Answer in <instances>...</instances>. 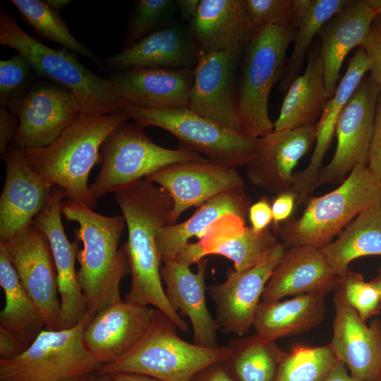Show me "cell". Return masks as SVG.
Listing matches in <instances>:
<instances>
[{
	"label": "cell",
	"instance_id": "50",
	"mask_svg": "<svg viewBox=\"0 0 381 381\" xmlns=\"http://www.w3.org/2000/svg\"><path fill=\"white\" fill-rule=\"evenodd\" d=\"M200 1V0H179L176 1L182 20L190 24L192 23L197 15Z\"/></svg>",
	"mask_w": 381,
	"mask_h": 381
},
{
	"label": "cell",
	"instance_id": "4",
	"mask_svg": "<svg viewBox=\"0 0 381 381\" xmlns=\"http://www.w3.org/2000/svg\"><path fill=\"white\" fill-rule=\"evenodd\" d=\"M299 217L289 218L272 229L286 248H316L332 242L361 212L381 205V181L365 166H356L333 190L310 196Z\"/></svg>",
	"mask_w": 381,
	"mask_h": 381
},
{
	"label": "cell",
	"instance_id": "38",
	"mask_svg": "<svg viewBox=\"0 0 381 381\" xmlns=\"http://www.w3.org/2000/svg\"><path fill=\"white\" fill-rule=\"evenodd\" d=\"M339 361L329 343L296 344L285 352L273 381H323Z\"/></svg>",
	"mask_w": 381,
	"mask_h": 381
},
{
	"label": "cell",
	"instance_id": "27",
	"mask_svg": "<svg viewBox=\"0 0 381 381\" xmlns=\"http://www.w3.org/2000/svg\"><path fill=\"white\" fill-rule=\"evenodd\" d=\"M376 12L365 0L350 1L322 28L319 54L323 66L327 99L334 95L346 55L361 47L373 24Z\"/></svg>",
	"mask_w": 381,
	"mask_h": 381
},
{
	"label": "cell",
	"instance_id": "8",
	"mask_svg": "<svg viewBox=\"0 0 381 381\" xmlns=\"http://www.w3.org/2000/svg\"><path fill=\"white\" fill-rule=\"evenodd\" d=\"M121 113L143 128L154 126L168 131L179 141L180 147L224 167L246 166L260 145V138L222 126L188 108L145 109L121 102Z\"/></svg>",
	"mask_w": 381,
	"mask_h": 381
},
{
	"label": "cell",
	"instance_id": "31",
	"mask_svg": "<svg viewBox=\"0 0 381 381\" xmlns=\"http://www.w3.org/2000/svg\"><path fill=\"white\" fill-rule=\"evenodd\" d=\"M325 295L323 292H314L284 301H262L253 327L257 334L273 340L305 333L323 321Z\"/></svg>",
	"mask_w": 381,
	"mask_h": 381
},
{
	"label": "cell",
	"instance_id": "18",
	"mask_svg": "<svg viewBox=\"0 0 381 381\" xmlns=\"http://www.w3.org/2000/svg\"><path fill=\"white\" fill-rule=\"evenodd\" d=\"M243 49L200 51L188 107L206 119L241 133L236 109L234 79Z\"/></svg>",
	"mask_w": 381,
	"mask_h": 381
},
{
	"label": "cell",
	"instance_id": "6",
	"mask_svg": "<svg viewBox=\"0 0 381 381\" xmlns=\"http://www.w3.org/2000/svg\"><path fill=\"white\" fill-rule=\"evenodd\" d=\"M295 27L266 25L253 30L244 49L242 72L236 94V109L243 133L260 138L274 130L268 113L270 95L281 80L286 50Z\"/></svg>",
	"mask_w": 381,
	"mask_h": 381
},
{
	"label": "cell",
	"instance_id": "42",
	"mask_svg": "<svg viewBox=\"0 0 381 381\" xmlns=\"http://www.w3.org/2000/svg\"><path fill=\"white\" fill-rule=\"evenodd\" d=\"M253 30L266 25L294 26L293 0H244Z\"/></svg>",
	"mask_w": 381,
	"mask_h": 381
},
{
	"label": "cell",
	"instance_id": "45",
	"mask_svg": "<svg viewBox=\"0 0 381 381\" xmlns=\"http://www.w3.org/2000/svg\"><path fill=\"white\" fill-rule=\"evenodd\" d=\"M248 218L251 229L256 232L268 228L273 219L271 202L266 197H262L251 204Z\"/></svg>",
	"mask_w": 381,
	"mask_h": 381
},
{
	"label": "cell",
	"instance_id": "46",
	"mask_svg": "<svg viewBox=\"0 0 381 381\" xmlns=\"http://www.w3.org/2000/svg\"><path fill=\"white\" fill-rule=\"evenodd\" d=\"M295 202H296V196L291 191L275 195L274 198L271 201L273 217L272 229L276 228L290 218Z\"/></svg>",
	"mask_w": 381,
	"mask_h": 381
},
{
	"label": "cell",
	"instance_id": "53",
	"mask_svg": "<svg viewBox=\"0 0 381 381\" xmlns=\"http://www.w3.org/2000/svg\"><path fill=\"white\" fill-rule=\"evenodd\" d=\"M50 8L56 11H60L64 7L69 4L72 1L70 0H45Z\"/></svg>",
	"mask_w": 381,
	"mask_h": 381
},
{
	"label": "cell",
	"instance_id": "58",
	"mask_svg": "<svg viewBox=\"0 0 381 381\" xmlns=\"http://www.w3.org/2000/svg\"><path fill=\"white\" fill-rule=\"evenodd\" d=\"M373 24L381 28V13L376 14L373 20Z\"/></svg>",
	"mask_w": 381,
	"mask_h": 381
},
{
	"label": "cell",
	"instance_id": "9",
	"mask_svg": "<svg viewBox=\"0 0 381 381\" xmlns=\"http://www.w3.org/2000/svg\"><path fill=\"white\" fill-rule=\"evenodd\" d=\"M128 121L117 126L102 145V167L89 186L94 207L102 196L115 193L164 167L207 159L181 147H161L147 135L144 128Z\"/></svg>",
	"mask_w": 381,
	"mask_h": 381
},
{
	"label": "cell",
	"instance_id": "5",
	"mask_svg": "<svg viewBox=\"0 0 381 381\" xmlns=\"http://www.w3.org/2000/svg\"><path fill=\"white\" fill-rule=\"evenodd\" d=\"M0 44L23 55L37 77L70 90L75 96L82 113L88 116L121 113V102L108 78L87 68L68 49L47 47L31 37L3 8L0 10Z\"/></svg>",
	"mask_w": 381,
	"mask_h": 381
},
{
	"label": "cell",
	"instance_id": "43",
	"mask_svg": "<svg viewBox=\"0 0 381 381\" xmlns=\"http://www.w3.org/2000/svg\"><path fill=\"white\" fill-rule=\"evenodd\" d=\"M361 47L369 61L370 76L381 90V28L373 24Z\"/></svg>",
	"mask_w": 381,
	"mask_h": 381
},
{
	"label": "cell",
	"instance_id": "16",
	"mask_svg": "<svg viewBox=\"0 0 381 381\" xmlns=\"http://www.w3.org/2000/svg\"><path fill=\"white\" fill-rule=\"evenodd\" d=\"M66 197L57 186L52 188L44 209L36 217L33 225L47 236L54 260L61 301L59 329L73 327L87 313L86 301L77 278L75 263L79 239H68L61 222V205Z\"/></svg>",
	"mask_w": 381,
	"mask_h": 381
},
{
	"label": "cell",
	"instance_id": "14",
	"mask_svg": "<svg viewBox=\"0 0 381 381\" xmlns=\"http://www.w3.org/2000/svg\"><path fill=\"white\" fill-rule=\"evenodd\" d=\"M6 181L0 197V242L32 225L46 207L54 185L30 165L24 151L14 143L3 157Z\"/></svg>",
	"mask_w": 381,
	"mask_h": 381
},
{
	"label": "cell",
	"instance_id": "34",
	"mask_svg": "<svg viewBox=\"0 0 381 381\" xmlns=\"http://www.w3.org/2000/svg\"><path fill=\"white\" fill-rule=\"evenodd\" d=\"M320 250L339 277L349 270V265L353 260L381 255V205L361 212L337 240Z\"/></svg>",
	"mask_w": 381,
	"mask_h": 381
},
{
	"label": "cell",
	"instance_id": "11",
	"mask_svg": "<svg viewBox=\"0 0 381 381\" xmlns=\"http://www.w3.org/2000/svg\"><path fill=\"white\" fill-rule=\"evenodd\" d=\"M381 90L372 78H364L342 110L336 125L333 157L322 168L316 188L341 183L358 165L368 167L374 118Z\"/></svg>",
	"mask_w": 381,
	"mask_h": 381
},
{
	"label": "cell",
	"instance_id": "22",
	"mask_svg": "<svg viewBox=\"0 0 381 381\" xmlns=\"http://www.w3.org/2000/svg\"><path fill=\"white\" fill-rule=\"evenodd\" d=\"M194 69L134 68L109 77L116 97L145 109L188 108Z\"/></svg>",
	"mask_w": 381,
	"mask_h": 381
},
{
	"label": "cell",
	"instance_id": "28",
	"mask_svg": "<svg viewBox=\"0 0 381 381\" xmlns=\"http://www.w3.org/2000/svg\"><path fill=\"white\" fill-rule=\"evenodd\" d=\"M241 218L226 214L205 233L199 242L203 258L219 255L231 260L237 272L266 260L281 241L270 227L256 232Z\"/></svg>",
	"mask_w": 381,
	"mask_h": 381
},
{
	"label": "cell",
	"instance_id": "54",
	"mask_svg": "<svg viewBox=\"0 0 381 381\" xmlns=\"http://www.w3.org/2000/svg\"><path fill=\"white\" fill-rule=\"evenodd\" d=\"M98 373H95L84 376L75 377L66 381H97Z\"/></svg>",
	"mask_w": 381,
	"mask_h": 381
},
{
	"label": "cell",
	"instance_id": "1",
	"mask_svg": "<svg viewBox=\"0 0 381 381\" xmlns=\"http://www.w3.org/2000/svg\"><path fill=\"white\" fill-rule=\"evenodd\" d=\"M128 229L124 243L131 274L127 302L153 306L165 313L183 332L188 325L169 304L161 277L162 260L156 245L159 229L169 225L173 200L160 186L140 179L114 193Z\"/></svg>",
	"mask_w": 381,
	"mask_h": 381
},
{
	"label": "cell",
	"instance_id": "20",
	"mask_svg": "<svg viewBox=\"0 0 381 381\" xmlns=\"http://www.w3.org/2000/svg\"><path fill=\"white\" fill-rule=\"evenodd\" d=\"M155 309L120 301L95 315L83 332L89 352L103 365L129 352L149 328Z\"/></svg>",
	"mask_w": 381,
	"mask_h": 381
},
{
	"label": "cell",
	"instance_id": "40",
	"mask_svg": "<svg viewBox=\"0 0 381 381\" xmlns=\"http://www.w3.org/2000/svg\"><path fill=\"white\" fill-rule=\"evenodd\" d=\"M176 3L174 0H138L127 23L124 47L146 35L173 24Z\"/></svg>",
	"mask_w": 381,
	"mask_h": 381
},
{
	"label": "cell",
	"instance_id": "26",
	"mask_svg": "<svg viewBox=\"0 0 381 381\" xmlns=\"http://www.w3.org/2000/svg\"><path fill=\"white\" fill-rule=\"evenodd\" d=\"M339 277L319 248H287L265 287L262 301L275 302L286 296L335 289Z\"/></svg>",
	"mask_w": 381,
	"mask_h": 381
},
{
	"label": "cell",
	"instance_id": "44",
	"mask_svg": "<svg viewBox=\"0 0 381 381\" xmlns=\"http://www.w3.org/2000/svg\"><path fill=\"white\" fill-rule=\"evenodd\" d=\"M368 168L381 181V94L375 108Z\"/></svg>",
	"mask_w": 381,
	"mask_h": 381
},
{
	"label": "cell",
	"instance_id": "41",
	"mask_svg": "<svg viewBox=\"0 0 381 381\" xmlns=\"http://www.w3.org/2000/svg\"><path fill=\"white\" fill-rule=\"evenodd\" d=\"M335 289L364 322L380 313L381 302L378 290L373 280L365 282L361 274L349 270L339 277Z\"/></svg>",
	"mask_w": 381,
	"mask_h": 381
},
{
	"label": "cell",
	"instance_id": "30",
	"mask_svg": "<svg viewBox=\"0 0 381 381\" xmlns=\"http://www.w3.org/2000/svg\"><path fill=\"white\" fill-rule=\"evenodd\" d=\"M251 200L244 186L224 191L205 202L187 220L167 225L157 231L156 245L162 260H175L193 237L202 238L207 231L226 214L246 222Z\"/></svg>",
	"mask_w": 381,
	"mask_h": 381
},
{
	"label": "cell",
	"instance_id": "39",
	"mask_svg": "<svg viewBox=\"0 0 381 381\" xmlns=\"http://www.w3.org/2000/svg\"><path fill=\"white\" fill-rule=\"evenodd\" d=\"M37 75L32 65L20 54L0 61V104L16 116L18 106Z\"/></svg>",
	"mask_w": 381,
	"mask_h": 381
},
{
	"label": "cell",
	"instance_id": "52",
	"mask_svg": "<svg viewBox=\"0 0 381 381\" xmlns=\"http://www.w3.org/2000/svg\"><path fill=\"white\" fill-rule=\"evenodd\" d=\"M114 381H162L155 377L134 373H110Z\"/></svg>",
	"mask_w": 381,
	"mask_h": 381
},
{
	"label": "cell",
	"instance_id": "12",
	"mask_svg": "<svg viewBox=\"0 0 381 381\" xmlns=\"http://www.w3.org/2000/svg\"><path fill=\"white\" fill-rule=\"evenodd\" d=\"M0 245L5 248L22 285L40 308L45 329H59L61 301L57 274L45 234L32 224Z\"/></svg>",
	"mask_w": 381,
	"mask_h": 381
},
{
	"label": "cell",
	"instance_id": "56",
	"mask_svg": "<svg viewBox=\"0 0 381 381\" xmlns=\"http://www.w3.org/2000/svg\"><path fill=\"white\" fill-rule=\"evenodd\" d=\"M373 281L375 283L378 290L380 302H381V269L380 270L379 274L377 275V277L375 279H374Z\"/></svg>",
	"mask_w": 381,
	"mask_h": 381
},
{
	"label": "cell",
	"instance_id": "29",
	"mask_svg": "<svg viewBox=\"0 0 381 381\" xmlns=\"http://www.w3.org/2000/svg\"><path fill=\"white\" fill-rule=\"evenodd\" d=\"M189 25L200 50L206 52L243 49L253 32L244 0H200Z\"/></svg>",
	"mask_w": 381,
	"mask_h": 381
},
{
	"label": "cell",
	"instance_id": "51",
	"mask_svg": "<svg viewBox=\"0 0 381 381\" xmlns=\"http://www.w3.org/2000/svg\"><path fill=\"white\" fill-rule=\"evenodd\" d=\"M323 381H362L352 377L347 372L346 366L341 361L336 365L333 370Z\"/></svg>",
	"mask_w": 381,
	"mask_h": 381
},
{
	"label": "cell",
	"instance_id": "36",
	"mask_svg": "<svg viewBox=\"0 0 381 381\" xmlns=\"http://www.w3.org/2000/svg\"><path fill=\"white\" fill-rule=\"evenodd\" d=\"M224 361L238 381H273L285 352L276 340L258 334L229 341Z\"/></svg>",
	"mask_w": 381,
	"mask_h": 381
},
{
	"label": "cell",
	"instance_id": "10",
	"mask_svg": "<svg viewBox=\"0 0 381 381\" xmlns=\"http://www.w3.org/2000/svg\"><path fill=\"white\" fill-rule=\"evenodd\" d=\"M88 314L68 329H44L20 356L0 360V381H66L98 373L102 365L89 352L83 332Z\"/></svg>",
	"mask_w": 381,
	"mask_h": 381
},
{
	"label": "cell",
	"instance_id": "19",
	"mask_svg": "<svg viewBox=\"0 0 381 381\" xmlns=\"http://www.w3.org/2000/svg\"><path fill=\"white\" fill-rule=\"evenodd\" d=\"M330 345L350 375L362 381H381V322L368 326L336 290Z\"/></svg>",
	"mask_w": 381,
	"mask_h": 381
},
{
	"label": "cell",
	"instance_id": "13",
	"mask_svg": "<svg viewBox=\"0 0 381 381\" xmlns=\"http://www.w3.org/2000/svg\"><path fill=\"white\" fill-rule=\"evenodd\" d=\"M81 112L75 96L48 80H36L18 106L14 143L23 150L55 141Z\"/></svg>",
	"mask_w": 381,
	"mask_h": 381
},
{
	"label": "cell",
	"instance_id": "15",
	"mask_svg": "<svg viewBox=\"0 0 381 381\" xmlns=\"http://www.w3.org/2000/svg\"><path fill=\"white\" fill-rule=\"evenodd\" d=\"M145 179L159 184L172 199L169 225L176 224L188 209L199 207L224 191L244 186L237 169L221 166L208 159L172 164Z\"/></svg>",
	"mask_w": 381,
	"mask_h": 381
},
{
	"label": "cell",
	"instance_id": "49",
	"mask_svg": "<svg viewBox=\"0 0 381 381\" xmlns=\"http://www.w3.org/2000/svg\"><path fill=\"white\" fill-rule=\"evenodd\" d=\"M27 348L14 334L0 327V360L20 356Z\"/></svg>",
	"mask_w": 381,
	"mask_h": 381
},
{
	"label": "cell",
	"instance_id": "3",
	"mask_svg": "<svg viewBox=\"0 0 381 381\" xmlns=\"http://www.w3.org/2000/svg\"><path fill=\"white\" fill-rule=\"evenodd\" d=\"M128 120L122 113L88 116L80 112L50 145L23 150L30 167L69 200L93 208L88 178L101 164L99 150L107 137Z\"/></svg>",
	"mask_w": 381,
	"mask_h": 381
},
{
	"label": "cell",
	"instance_id": "35",
	"mask_svg": "<svg viewBox=\"0 0 381 381\" xmlns=\"http://www.w3.org/2000/svg\"><path fill=\"white\" fill-rule=\"evenodd\" d=\"M350 0H293L295 34L294 47L285 64L279 89L286 92L292 82L300 75L304 58L316 34Z\"/></svg>",
	"mask_w": 381,
	"mask_h": 381
},
{
	"label": "cell",
	"instance_id": "21",
	"mask_svg": "<svg viewBox=\"0 0 381 381\" xmlns=\"http://www.w3.org/2000/svg\"><path fill=\"white\" fill-rule=\"evenodd\" d=\"M315 126L276 131L260 138L255 157L246 166V175L254 186L277 195L292 192L294 169L313 147Z\"/></svg>",
	"mask_w": 381,
	"mask_h": 381
},
{
	"label": "cell",
	"instance_id": "32",
	"mask_svg": "<svg viewBox=\"0 0 381 381\" xmlns=\"http://www.w3.org/2000/svg\"><path fill=\"white\" fill-rule=\"evenodd\" d=\"M327 99L323 66L318 49L308 54L304 73L290 85L283 99L279 114L274 123L276 131L315 126Z\"/></svg>",
	"mask_w": 381,
	"mask_h": 381
},
{
	"label": "cell",
	"instance_id": "25",
	"mask_svg": "<svg viewBox=\"0 0 381 381\" xmlns=\"http://www.w3.org/2000/svg\"><path fill=\"white\" fill-rule=\"evenodd\" d=\"M369 71V61L364 49L358 47L332 97L327 101L315 124V148L308 165L294 174L293 193L297 204H306L316 188L324 157L335 134L337 120L353 92Z\"/></svg>",
	"mask_w": 381,
	"mask_h": 381
},
{
	"label": "cell",
	"instance_id": "55",
	"mask_svg": "<svg viewBox=\"0 0 381 381\" xmlns=\"http://www.w3.org/2000/svg\"><path fill=\"white\" fill-rule=\"evenodd\" d=\"M367 4L376 12L381 13V0H365Z\"/></svg>",
	"mask_w": 381,
	"mask_h": 381
},
{
	"label": "cell",
	"instance_id": "57",
	"mask_svg": "<svg viewBox=\"0 0 381 381\" xmlns=\"http://www.w3.org/2000/svg\"><path fill=\"white\" fill-rule=\"evenodd\" d=\"M97 381H114L110 374H100L98 373Z\"/></svg>",
	"mask_w": 381,
	"mask_h": 381
},
{
	"label": "cell",
	"instance_id": "48",
	"mask_svg": "<svg viewBox=\"0 0 381 381\" xmlns=\"http://www.w3.org/2000/svg\"><path fill=\"white\" fill-rule=\"evenodd\" d=\"M190 381H238L224 361L211 363L200 370Z\"/></svg>",
	"mask_w": 381,
	"mask_h": 381
},
{
	"label": "cell",
	"instance_id": "23",
	"mask_svg": "<svg viewBox=\"0 0 381 381\" xmlns=\"http://www.w3.org/2000/svg\"><path fill=\"white\" fill-rule=\"evenodd\" d=\"M200 51L190 25L173 23L101 60L99 66L115 73L142 67L194 69Z\"/></svg>",
	"mask_w": 381,
	"mask_h": 381
},
{
	"label": "cell",
	"instance_id": "17",
	"mask_svg": "<svg viewBox=\"0 0 381 381\" xmlns=\"http://www.w3.org/2000/svg\"><path fill=\"white\" fill-rule=\"evenodd\" d=\"M285 249L281 242L266 260L243 271H231L224 282L207 289L223 332L243 336L249 332L266 284Z\"/></svg>",
	"mask_w": 381,
	"mask_h": 381
},
{
	"label": "cell",
	"instance_id": "33",
	"mask_svg": "<svg viewBox=\"0 0 381 381\" xmlns=\"http://www.w3.org/2000/svg\"><path fill=\"white\" fill-rule=\"evenodd\" d=\"M0 286L5 306L0 312V327L14 334L28 348L45 329L43 315L22 285L7 253L0 245Z\"/></svg>",
	"mask_w": 381,
	"mask_h": 381
},
{
	"label": "cell",
	"instance_id": "24",
	"mask_svg": "<svg viewBox=\"0 0 381 381\" xmlns=\"http://www.w3.org/2000/svg\"><path fill=\"white\" fill-rule=\"evenodd\" d=\"M162 262L160 273L165 285L166 296L175 311L179 310L181 315L190 319L193 343L207 348L218 347L217 332L220 327L209 312L205 300L207 259L203 258L197 263L196 273L193 272L189 266L174 260Z\"/></svg>",
	"mask_w": 381,
	"mask_h": 381
},
{
	"label": "cell",
	"instance_id": "7",
	"mask_svg": "<svg viewBox=\"0 0 381 381\" xmlns=\"http://www.w3.org/2000/svg\"><path fill=\"white\" fill-rule=\"evenodd\" d=\"M177 329L171 318L155 308L149 328L135 346L98 373H134L162 381H190L202 368L228 358V344L207 348L189 343L177 335Z\"/></svg>",
	"mask_w": 381,
	"mask_h": 381
},
{
	"label": "cell",
	"instance_id": "2",
	"mask_svg": "<svg viewBox=\"0 0 381 381\" xmlns=\"http://www.w3.org/2000/svg\"><path fill=\"white\" fill-rule=\"evenodd\" d=\"M61 214L79 224L75 237L82 241L83 248L77 255V278L87 312L94 317L106 306L121 301V282L131 272L125 244L119 248L126 220L122 214L102 215L69 199L63 202Z\"/></svg>",
	"mask_w": 381,
	"mask_h": 381
},
{
	"label": "cell",
	"instance_id": "47",
	"mask_svg": "<svg viewBox=\"0 0 381 381\" xmlns=\"http://www.w3.org/2000/svg\"><path fill=\"white\" fill-rule=\"evenodd\" d=\"M18 128L16 116L5 107L0 108V153L5 155L16 138Z\"/></svg>",
	"mask_w": 381,
	"mask_h": 381
},
{
	"label": "cell",
	"instance_id": "37",
	"mask_svg": "<svg viewBox=\"0 0 381 381\" xmlns=\"http://www.w3.org/2000/svg\"><path fill=\"white\" fill-rule=\"evenodd\" d=\"M20 17L41 38L60 44L62 48L80 54L100 65L101 60L71 32L59 11L42 0H11Z\"/></svg>",
	"mask_w": 381,
	"mask_h": 381
}]
</instances>
